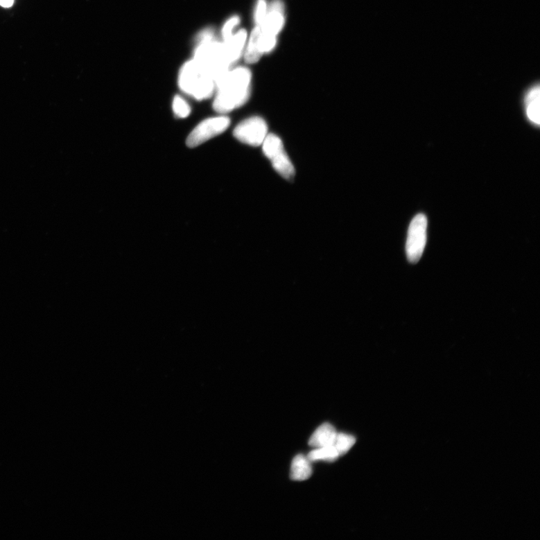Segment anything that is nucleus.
<instances>
[{"mask_svg": "<svg viewBox=\"0 0 540 540\" xmlns=\"http://www.w3.org/2000/svg\"><path fill=\"white\" fill-rule=\"evenodd\" d=\"M252 73L244 67H233L218 82L214 95V111L226 114L245 105L250 97Z\"/></svg>", "mask_w": 540, "mask_h": 540, "instance_id": "obj_1", "label": "nucleus"}, {"mask_svg": "<svg viewBox=\"0 0 540 540\" xmlns=\"http://www.w3.org/2000/svg\"><path fill=\"white\" fill-rule=\"evenodd\" d=\"M178 86L182 93L202 101L214 96L217 82L207 69L191 58L180 67Z\"/></svg>", "mask_w": 540, "mask_h": 540, "instance_id": "obj_2", "label": "nucleus"}, {"mask_svg": "<svg viewBox=\"0 0 540 540\" xmlns=\"http://www.w3.org/2000/svg\"><path fill=\"white\" fill-rule=\"evenodd\" d=\"M192 58L215 78L217 84L234 67L227 58L223 42L218 37L195 43Z\"/></svg>", "mask_w": 540, "mask_h": 540, "instance_id": "obj_3", "label": "nucleus"}, {"mask_svg": "<svg viewBox=\"0 0 540 540\" xmlns=\"http://www.w3.org/2000/svg\"><path fill=\"white\" fill-rule=\"evenodd\" d=\"M263 152L271 162L275 170L282 177L290 180L295 175V169L280 137L274 134H268L262 143Z\"/></svg>", "mask_w": 540, "mask_h": 540, "instance_id": "obj_4", "label": "nucleus"}, {"mask_svg": "<svg viewBox=\"0 0 540 540\" xmlns=\"http://www.w3.org/2000/svg\"><path fill=\"white\" fill-rule=\"evenodd\" d=\"M231 121L226 116L207 119L197 125L188 137L186 144L190 148H196L227 130Z\"/></svg>", "mask_w": 540, "mask_h": 540, "instance_id": "obj_5", "label": "nucleus"}, {"mask_svg": "<svg viewBox=\"0 0 540 540\" xmlns=\"http://www.w3.org/2000/svg\"><path fill=\"white\" fill-rule=\"evenodd\" d=\"M427 218L418 214L411 221L406 243L407 257L415 263L422 257L426 243Z\"/></svg>", "mask_w": 540, "mask_h": 540, "instance_id": "obj_6", "label": "nucleus"}, {"mask_svg": "<svg viewBox=\"0 0 540 540\" xmlns=\"http://www.w3.org/2000/svg\"><path fill=\"white\" fill-rule=\"evenodd\" d=\"M234 135L238 141L252 146L262 145L268 135V126L260 116L246 119L236 127Z\"/></svg>", "mask_w": 540, "mask_h": 540, "instance_id": "obj_7", "label": "nucleus"}, {"mask_svg": "<svg viewBox=\"0 0 540 540\" xmlns=\"http://www.w3.org/2000/svg\"><path fill=\"white\" fill-rule=\"evenodd\" d=\"M285 7L281 0H274L260 26L263 35L277 37L285 25Z\"/></svg>", "mask_w": 540, "mask_h": 540, "instance_id": "obj_8", "label": "nucleus"}, {"mask_svg": "<svg viewBox=\"0 0 540 540\" xmlns=\"http://www.w3.org/2000/svg\"><path fill=\"white\" fill-rule=\"evenodd\" d=\"M247 38H248V34H247L245 30L242 29L236 31L228 40L225 41L222 40L225 45L227 58L233 67L239 61L244 53Z\"/></svg>", "mask_w": 540, "mask_h": 540, "instance_id": "obj_9", "label": "nucleus"}, {"mask_svg": "<svg viewBox=\"0 0 540 540\" xmlns=\"http://www.w3.org/2000/svg\"><path fill=\"white\" fill-rule=\"evenodd\" d=\"M336 428L329 424H324L316 429L310 437L308 444L314 448L333 446L337 436Z\"/></svg>", "mask_w": 540, "mask_h": 540, "instance_id": "obj_10", "label": "nucleus"}, {"mask_svg": "<svg viewBox=\"0 0 540 540\" xmlns=\"http://www.w3.org/2000/svg\"><path fill=\"white\" fill-rule=\"evenodd\" d=\"M312 473V465L308 458L304 455H297L291 464L290 479L297 481L306 480Z\"/></svg>", "mask_w": 540, "mask_h": 540, "instance_id": "obj_11", "label": "nucleus"}, {"mask_svg": "<svg viewBox=\"0 0 540 540\" xmlns=\"http://www.w3.org/2000/svg\"><path fill=\"white\" fill-rule=\"evenodd\" d=\"M260 34V26L257 25L252 31L249 40L246 42L244 57L247 63L253 64L257 62L262 57L259 48V38Z\"/></svg>", "mask_w": 540, "mask_h": 540, "instance_id": "obj_12", "label": "nucleus"}, {"mask_svg": "<svg viewBox=\"0 0 540 540\" xmlns=\"http://www.w3.org/2000/svg\"><path fill=\"white\" fill-rule=\"evenodd\" d=\"M527 115L530 122L539 125V87L530 89L525 99Z\"/></svg>", "mask_w": 540, "mask_h": 540, "instance_id": "obj_13", "label": "nucleus"}, {"mask_svg": "<svg viewBox=\"0 0 540 540\" xmlns=\"http://www.w3.org/2000/svg\"><path fill=\"white\" fill-rule=\"evenodd\" d=\"M334 446L317 448L316 450L310 452L307 456L310 462L324 460L334 462L340 457Z\"/></svg>", "mask_w": 540, "mask_h": 540, "instance_id": "obj_14", "label": "nucleus"}, {"mask_svg": "<svg viewBox=\"0 0 540 540\" xmlns=\"http://www.w3.org/2000/svg\"><path fill=\"white\" fill-rule=\"evenodd\" d=\"M355 437L344 433L337 434L334 446L340 455L346 454L355 444Z\"/></svg>", "mask_w": 540, "mask_h": 540, "instance_id": "obj_15", "label": "nucleus"}, {"mask_svg": "<svg viewBox=\"0 0 540 540\" xmlns=\"http://www.w3.org/2000/svg\"><path fill=\"white\" fill-rule=\"evenodd\" d=\"M173 111L178 118H186L191 113V107L186 101L180 96H177L173 101Z\"/></svg>", "mask_w": 540, "mask_h": 540, "instance_id": "obj_16", "label": "nucleus"}, {"mask_svg": "<svg viewBox=\"0 0 540 540\" xmlns=\"http://www.w3.org/2000/svg\"><path fill=\"white\" fill-rule=\"evenodd\" d=\"M241 18L239 16L234 15L228 18L224 24L221 31V40L225 41L236 31L237 26L240 25Z\"/></svg>", "mask_w": 540, "mask_h": 540, "instance_id": "obj_17", "label": "nucleus"}, {"mask_svg": "<svg viewBox=\"0 0 540 540\" xmlns=\"http://www.w3.org/2000/svg\"><path fill=\"white\" fill-rule=\"evenodd\" d=\"M268 10L267 0H258L254 10V21L256 24L260 25L263 22L264 17H266Z\"/></svg>", "mask_w": 540, "mask_h": 540, "instance_id": "obj_18", "label": "nucleus"}, {"mask_svg": "<svg viewBox=\"0 0 540 540\" xmlns=\"http://www.w3.org/2000/svg\"><path fill=\"white\" fill-rule=\"evenodd\" d=\"M14 3V0H0V6L4 8L11 7Z\"/></svg>", "mask_w": 540, "mask_h": 540, "instance_id": "obj_19", "label": "nucleus"}]
</instances>
